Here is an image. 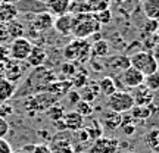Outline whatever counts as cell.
<instances>
[{
	"mask_svg": "<svg viewBox=\"0 0 159 153\" xmlns=\"http://www.w3.org/2000/svg\"><path fill=\"white\" fill-rule=\"evenodd\" d=\"M33 43L25 37H19V38L12 40L11 46H9V57L11 59H16V61H25L28 57L30 52L33 49Z\"/></svg>",
	"mask_w": 159,
	"mask_h": 153,
	"instance_id": "7",
	"label": "cell"
},
{
	"mask_svg": "<svg viewBox=\"0 0 159 153\" xmlns=\"http://www.w3.org/2000/svg\"><path fill=\"white\" fill-rule=\"evenodd\" d=\"M159 29V21L158 19H148V22L144 24V31L149 34H153Z\"/></svg>",
	"mask_w": 159,
	"mask_h": 153,
	"instance_id": "36",
	"label": "cell"
},
{
	"mask_svg": "<svg viewBox=\"0 0 159 153\" xmlns=\"http://www.w3.org/2000/svg\"><path fill=\"white\" fill-rule=\"evenodd\" d=\"M77 72H78V71H77V66H75L74 62H68V61H66V62L62 63V66H61V77H62L63 79L71 81V78H72Z\"/></svg>",
	"mask_w": 159,
	"mask_h": 153,
	"instance_id": "29",
	"label": "cell"
},
{
	"mask_svg": "<svg viewBox=\"0 0 159 153\" xmlns=\"http://www.w3.org/2000/svg\"><path fill=\"white\" fill-rule=\"evenodd\" d=\"M69 2H71V0H69Z\"/></svg>",
	"mask_w": 159,
	"mask_h": 153,
	"instance_id": "48",
	"label": "cell"
},
{
	"mask_svg": "<svg viewBox=\"0 0 159 153\" xmlns=\"http://www.w3.org/2000/svg\"><path fill=\"white\" fill-rule=\"evenodd\" d=\"M119 149V142L116 138H106L100 137L94 140L90 147V153H116Z\"/></svg>",
	"mask_w": 159,
	"mask_h": 153,
	"instance_id": "9",
	"label": "cell"
},
{
	"mask_svg": "<svg viewBox=\"0 0 159 153\" xmlns=\"http://www.w3.org/2000/svg\"><path fill=\"white\" fill-rule=\"evenodd\" d=\"M18 16V7L13 3H0V22H11Z\"/></svg>",
	"mask_w": 159,
	"mask_h": 153,
	"instance_id": "19",
	"label": "cell"
},
{
	"mask_svg": "<svg viewBox=\"0 0 159 153\" xmlns=\"http://www.w3.org/2000/svg\"><path fill=\"white\" fill-rule=\"evenodd\" d=\"M146 143H148V146L152 149V150L158 146L159 144V128H155V130H152L150 133H148Z\"/></svg>",
	"mask_w": 159,
	"mask_h": 153,
	"instance_id": "35",
	"label": "cell"
},
{
	"mask_svg": "<svg viewBox=\"0 0 159 153\" xmlns=\"http://www.w3.org/2000/svg\"><path fill=\"white\" fill-rule=\"evenodd\" d=\"M103 122L108 125L111 130H116L122 124V114H118V112H114V110L105 112L103 114Z\"/></svg>",
	"mask_w": 159,
	"mask_h": 153,
	"instance_id": "25",
	"label": "cell"
},
{
	"mask_svg": "<svg viewBox=\"0 0 159 153\" xmlns=\"http://www.w3.org/2000/svg\"><path fill=\"white\" fill-rule=\"evenodd\" d=\"M9 133V124L5 118H0V138H5L6 134Z\"/></svg>",
	"mask_w": 159,
	"mask_h": 153,
	"instance_id": "38",
	"label": "cell"
},
{
	"mask_svg": "<svg viewBox=\"0 0 159 153\" xmlns=\"http://www.w3.org/2000/svg\"><path fill=\"white\" fill-rule=\"evenodd\" d=\"M46 61H47V52H46L43 47H40V46H33V49L30 52L28 57L25 59L27 65L31 66V68L43 66Z\"/></svg>",
	"mask_w": 159,
	"mask_h": 153,
	"instance_id": "15",
	"label": "cell"
},
{
	"mask_svg": "<svg viewBox=\"0 0 159 153\" xmlns=\"http://www.w3.org/2000/svg\"><path fill=\"white\" fill-rule=\"evenodd\" d=\"M91 53H93V56H97V57L108 56L109 43L106 40H96V41L91 44Z\"/></svg>",
	"mask_w": 159,
	"mask_h": 153,
	"instance_id": "27",
	"label": "cell"
},
{
	"mask_svg": "<svg viewBox=\"0 0 159 153\" xmlns=\"http://www.w3.org/2000/svg\"><path fill=\"white\" fill-rule=\"evenodd\" d=\"M5 78V62H0V79Z\"/></svg>",
	"mask_w": 159,
	"mask_h": 153,
	"instance_id": "44",
	"label": "cell"
},
{
	"mask_svg": "<svg viewBox=\"0 0 159 153\" xmlns=\"http://www.w3.org/2000/svg\"><path fill=\"white\" fill-rule=\"evenodd\" d=\"M12 146L6 138H0V153H12Z\"/></svg>",
	"mask_w": 159,
	"mask_h": 153,
	"instance_id": "39",
	"label": "cell"
},
{
	"mask_svg": "<svg viewBox=\"0 0 159 153\" xmlns=\"http://www.w3.org/2000/svg\"><path fill=\"white\" fill-rule=\"evenodd\" d=\"M49 149H50V153H75L74 146H72L71 142L66 140V138L55 140V142L49 146Z\"/></svg>",
	"mask_w": 159,
	"mask_h": 153,
	"instance_id": "23",
	"label": "cell"
},
{
	"mask_svg": "<svg viewBox=\"0 0 159 153\" xmlns=\"http://www.w3.org/2000/svg\"><path fill=\"white\" fill-rule=\"evenodd\" d=\"M6 28H7V34H9V38L15 40V38H19L24 35V25L19 21L13 19L11 22H6Z\"/></svg>",
	"mask_w": 159,
	"mask_h": 153,
	"instance_id": "26",
	"label": "cell"
},
{
	"mask_svg": "<svg viewBox=\"0 0 159 153\" xmlns=\"http://www.w3.org/2000/svg\"><path fill=\"white\" fill-rule=\"evenodd\" d=\"M15 93H16V84L15 83H11L6 78L0 79V103L11 100L12 97L15 96Z\"/></svg>",
	"mask_w": 159,
	"mask_h": 153,
	"instance_id": "20",
	"label": "cell"
},
{
	"mask_svg": "<svg viewBox=\"0 0 159 153\" xmlns=\"http://www.w3.org/2000/svg\"><path fill=\"white\" fill-rule=\"evenodd\" d=\"M47 12L49 13H55L57 16L68 13L69 7H71V2L69 0H47L46 3Z\"/></svg>",
	"mask_w": 159,
	"mask_h": 153,
	"instance_id": "16",
	"label": "cell"
},
{
	"mask_svg": "<svg viewBox=\"0 0 159 153\" xmlns=\"http://www.w3.org/2000/svg\"><path fill=\"white\" fill-rule=\"evenodd\" d=\"M108 108L114 112H118V114H125V112H130L133 106H134V100H133V96L131 93L125 90H116L114 94H111L108 97Z\"/></svg>",
	"mask_w": 159,
	"mask_h": 153,
	"instance_id": "6",
	"label": "cell"
},
{
	"mask_svg": "<svg viewBox=\"0 0 159 153\" xmlns=\"http://www.w3.org/2000/svg\"><path fill=\"white\" fill-rule=\"evenodd\" d=\"M33 153H50V149L47 144H34Z\"/></svg>",
	"mask_w": 159,
	"mask_h": 153,
	"instance_id": "42",
	"label": "cell"
},
{
	"mask_svg": "<svg viewBox=\"0 0 159 153\" xmlns=\"http://www.w3.org/2000/svg\"><path fill=\"white\" fill-rule=\"evenodd\" d=\"M72 24H74V15L72 13H65L55 19L53 28L56 29L59 34L62 35H71L72 34Z\"/></svg>",
	"mask_w": 159,
	"mask_h": 153,
	"instance_id": "14",
	"label": "cell"
},
{
	"mask_svg": "<svg viewBox=\"0 0 159 153\" xmlns=\"http://www.w3.org/2000/svg\"><path fill=\"white\" fill-rule=\"evenodd\" d=\"M5 2H7V0H0V3H5Z\"/></svg>",
	"mask_w": 159,
	"mask_h": 153,
	"instance_id": "46",
	"label": "cell"
},
{
	"mask_svg": "<svg viewBox=\"0 0 159 153\" xmlns=\"http://www.w3.org/2000/svg\"><path fill=\"white\" fill-rule=\"evenodd\" d=\"M121 128H122L125 136H131V134H134V131H136V127L131 124V122H128V124H122L121 125Z\"/></svg>",
	"mask_w": 159,
	"mask_h": 153,
	"instance_id": "41",
	"label": "cell"
},
{
	"mask_svg": "<svg viewBox=\"0 0 159 153\" xmlns=\"http://www.w3.org/2000/svg\"><path fill=\"white\" fill-rule=\"evenodd\" d=\"M66 96H68V99H69V102H72L75 105V103L78 102L80 100V93L77 90H71L68 93V94H66Z\"/></svg>",
	"mask_w": 159,
	"mask_h": 153,
	"instance_id": "43",
	"label": "cell"
},
{
	"mask_svg": "<svg viewBox=\"0 0 159 153\" xmlns=\"http://www.w3.org/2000/svg\"><path fill=\"white\" fill-rule=\"evenodd\" d=\"M133 100H134V105L136 106H150V103L153 102V91L149 90L144 84L139 85L136 88H133Z\"/></svg>",
	"mask_w": 159,
	"mask_h": 153,
	"instance_id": "10",
	"label": "cell"
},
{
	"mask_svg": "<svg viewBox=\"0 0 159 153\" xmlns=\"http://www.w3.org/2000/svg\"><path fill=\"white\" fill-rule=\"evenodd\" d=\"M130 63L133 68L139 69L144 77L158 72L159 68L156 57L152 53H149V52H137V53H134L130 57Z\"/></svg>",
	"mask_w": 159,
	"mask_h": 153,
	"instance_id": "5",
	"label": "cell"
},
{
	"mask_svg": "<svg viewBox=\"0 0 159 153\" xmlns=\"http://www.w3.org/2000/svg\"><path fill=\"white\" fill-rule=\"evenodd\" d=\"M62 122H63V127L65 130H69V131H80L83 127H84V118L81 116L80 114H77L75 110H69V112H65L62 118Z\"/></svg>",
	"mask_w": 159,
	"mask_h": 153,
	"instance_id": "13",
	"label": "cell"
},
{
	"mask_svg": "<svg viewBox=\"0 0 159 153\" xmlns=\"http://www.w3.org/2000/svg\"><path fill=\"white\" fill-rule=\"evenodd\" d=\"M108 66L115 72H124L125 69L131 66L130 57L125 56V55H116V56L109 57Z\"/></svg>",
	"mask_w": 159,
	"mask_h": 153,
	"instance_id": "17",
	"label": "cell"
},
{
	"mask_svg": "<svg viewBox=\"0 0 159 153\" xmlns=\"http://www.w3.org/2000/svg\"><path fill=\"white\" fill-rule=\"evenodd\" d=\"M89 83V79H87V74H84V72H77V74L71 78V84H72V87L74 88H83L85 84Z\"/></svg>",
	"mask_w": 159,
	"mask_h": 153,
	"instance_id": "33",
	"label": "cell"
},
{
	"mask_svg": "<svg viewBox=\"0 0 159 153\" xmlns=\"http://www.w3.org/2000/svg\"><path fill=\"white\" fill-rule=\"evenodd\" d=\"M143 84L146 85L149 90H152V91L159 90V72L146 75V77H144V81H143Z\"/></svg>",
	"mask_w": 159,
	"mask_h": 153,
	"instance_id": "32",
	"label": "cell"
},
{
	"mask_svg": "<svg viewBox=\"0 0 159 153\" xmlns=\"http://www.w3.org/2000/svg\"><path fill=\"white\" fill-rule=\"evenodd\" d=\"M46 114H47V116L53 121V122H59V121H62L63 115H65V110H63V108L61 106V105H53V106H50V108L46 110Z\"/></svg>",
	"mask_w": 159,
	"mask_h": 153,
	"instance_id": "30",
	"label": "cell"
},
{
	"mask_svg": "<svg viewBox=\"0 0 159 153\" xmlns=\"http://www.w3.org/2000/svg\"><path fill=\"white\" fill-rule=\"evenodd\" d=\"M56 79H57L56 75L53 74L52 71H49L44 66H39V68H34L31 71L25 85L28 87L30 96H33V94H37V93L47 91L50 84L53 81H56Z\"/></svg>",
	"mask_w": 159,
	"mask_h": 153,
	"instance_id": "2",
	"label": "cell"
},
{
	"mask_svg": "<svg viewBox=\"0 0 159 153\" xmlns=\"http://www.w3.org/2000/svg\"><path fill=\"white\" fill-rule=\"evenodd\" d=\"M12 153H27V152L22 150V149H19V150H15V152H12Z\"/></svg>",
	"mask_w": 159,
	"mask_h": 153,
	"instance_id": "45",
	"label": "cell"
},
{
	"mask_svg": "<svg viewBox=\"0 0 159 153\" xmlns=\"http://www.w3.org/2000/svg\"><path fill=\"white\" fill-rule=\"evenodd\" d=\"M9 40V34H7V28H6L5 22H0V44Z\"/></svg>",
	"mask_w": 159,
	"mask_h": 153,
	"instance_id": "40",
	"label": "cell"
},
{
	"mask_svg": "<svg viewBox=\"0 0 159 153\" xmlns=\"http://www.w3.org/2000/svg\"><path fill=\"white\" fill-rule=\"evenodd\" d=\"M97 85H99V93H102L103 96L106 97L114 94L115 91L118 90L116 84H115V79L112 77H103L100 81H97Z\"/></svg>",
	"mask_w": 159,
	"mask_h": 153,
	"instance_id": "22",
	"label": "cell"
},
{
	"mask_svg": "<svg viewBox=\"0 0 159 153\" xmlns=\"http://www.w3.org/2000/svg\"><path fill=\"white\" fill-rule=\"evenodd\" d=\"M13 114V108H12L9 103H0V118H7V116H11Z\"/></svg>",
	"mask_w": 159,
	"mask_h": 153,
	"instance_id": "37",
	"label": "cell"
},
{
	"mask_svg": "<svg viewBox=\"0 0 159 153\" xmlns=\"http://www.w3.org/2000/svg\"><path fill=\"white\" fill-rule=\"evenodd\" d=\"M121 79H122V84L125 87H128V88H136L139 85L143 84V81H144V75L139 71V69L133 68H127L124 72H121Z\"/></svg>",
	"mask_w": 159,
	"mask_h": 153,
	"instance_id": "11",
	"label": "cell"
},
{
	"mask_svg": "<svg viewBox=\"0 0 159 153\" xmlns=\"http://www.w3.org/2000/svg\"><path fill=\"white\" fill-rule=\"evenodd\" d=\"M143 13L148 19L159 18V0H143Z\"/></svg>",
	"mask_w": 159,
	"mask_h": 153,
	"instance_id": "24",
	"label": "cell"
},
{
	"mask_svg": "<svg viewBox=\"0 0 159 153\" xmlns=\"http://www.w3.org/2000/svg\"><path fill=\"white\" fill-rule=\"evenodd\" d=\"M53 22H55V18H53L52 13H49V12H39L33 18V28L35 31L44 33V31H47V29H50L53 27Z\"/></svg>",
	"mask_w": 159,
	"mask_h": 153,
	"instance_id": "12",
	"label": "cell"
},
{
	"mask_svg": "<svg viewBox=\"0 0 159 153\" xmlns=\"http://www.w3.org/2000/svg\"><path fill=\"white\" fill-rule=\"evenodd\" d=\"M100 31V24L94 19V15L90 12H77L74 15L72 34L75 38H87Z\"/></svg>",
	"mask_w": 159,
	"mask_h": 153,
	"instance_id": "1",
	"label": "cell"
},
{
	"mask_svg": "<svg viewBox=\"0 0 159 153\" xmlns=\"http://www.w3.org/2000/svg\"><path fill=\"white\" fill-rule=\"evenodd\" d=\"M71 90H72L71 81H68V79L59 81V79H56V81H53L50 84V87H49L47 91L52 93V94H55V96H57V97H62V96H66Z\"/></svg>",
	"mask_w": 159,
	"mask_h": 153,
	"instance_id": "18",
	"label": "cell"
},
{
	"mask_svg": "<svg viewBox=\"0 0 159 153\" xmlns=\"http://www.w3.org/2000/svg\"><path fill=\"white\" fill-rule=\"evenodd\" d=\"M121 153H130V152H121Z\"/></svg>",
	"mask_w": 159,
	"mask_h": 153,
	"instance_id": "47",
	"label": "cell"
},
{
	"mask_svg": "<svg viewBox=\"0 0 159 153\" xmlns=\"http://www.w3.org/2000/svg\"><path fill=\"white\" fill-rule=\"evenodd\" d=\"M93 106H91V103L85 102V100H81L80 99L78 102L75 103V112L77 114H80L83 118H89V116H91L93 115Z\"/></svg>",
	"mask_w": 159,
	"mask_h": 153,
	"instance_id": "28",
	"label": "cell"
},
{
	"mask_svg": "<svg viewBox=\"0 0 159 153\" xmlns=\"http://www.w3.org/2000/svg\"><path fill=\"white\" fill-rule=\"evenodd\" d=\"M59 97L52 94L49 91H43V93H37L33 96L28 97V100L25 103V108L27 110H30V114L34 115L35 112H46L47 109L56 105Z\"/></svg>",
	"mask_w": 159,
	"mask_h": 153,
	"instance_id": "4",
	"label": "cell"
},
{
	"mask_svg": "<svg viewBox=\"0 0 159 153\" xmlns=\"http://www.w3.org/2000/svg\"><path fill=\"white\" fill-rule=\"evenodd\" d=\"M99 94V85H97V81H89L87 84L81 88V93H80V99L81 100H85V102L91 103L96 96Z\"/></svg>",
	"mask_w": 159,
	"mask_h": 153,
	"instance_id": "21",
	"label": "cell"
},
{
	"mask_svg": "<svg viewBox=\"0 0 159 153\" xmlns=\"http://www.w3.org/2000/svg\"><path fill=\"white\" fill-rule=\"evenodd\" d=\"M27 62L25 61H16V59H7L5 62V78L11 83L16 84L27 72Z\"/></svg>",
	"mask_w": 159,
	"mask_h": 153,
	"instance_id": "8",
	"label": "cell"
},
{
	"mask_svg": "<svg viewBox=\"0 0 159 153\" xmlns=\"http://www.w3.org/2000/svg\"><path fill=\"white\" fill-rule=\"evenodd\" d=\"M152 110L149 106H133L131 109V118L133 119H146L150 116Z\"/></svg>",
	"mask_w": 159,
	"mask_h": 153,
	"instance_id": "31",
	"label": "cell"
},
{
	"mask_svg": "<svg viewBox=\"0 0 159 153\" xmlns=\"http://www.w3.org/2000/svg\"><path fill=\"white\" fill-rule=\"evenodd\" d=\"M91 55V44L85 38H74L63 49V57L68 62L84 63Z\"/></svg>",
	"mask_w": 159,
	"mask_h": 153,
	"instance_id": "3",
	"label": "cell"
},
{
	"mask_svg": "<svg viewBox=\"0 0 159 153\" xmlns=\"http://www.w3.org/2000/svg\"><path fill=\"white\" fill-rule=\"evenodd\" d=\"M93 15H94V19H96L100 25H106V24H109L111 19H112V13H111L109 9H103V11L97 12V13H93Z\"/></svg>",
	"mask_w": 159,
	"mask_h": 153,
	"instance_id": "34",
	"label": "cell"
}]
</instances>
